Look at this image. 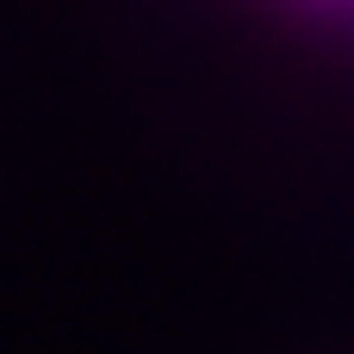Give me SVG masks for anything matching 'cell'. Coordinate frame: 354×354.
Returning <instances> with one entry per match:
<instances>
[{
    "label": "cell",
    "instance_id": "obj_1",
    "mask_svg": "<svg viewBox=\"0 0 354 354\" xmlns=\"http://www.w3.org/2000/svg\"><path fill=\"white\" fill-rule=\"evenodd\" d=\"M305 12H317V19H342V25H354V0H299Z\"/></svg>",
    "mask_w": 354,
    "mask_h": 354
}]
</instances>
